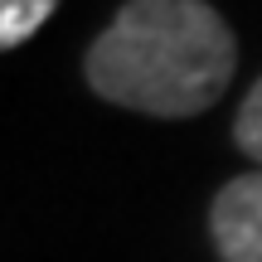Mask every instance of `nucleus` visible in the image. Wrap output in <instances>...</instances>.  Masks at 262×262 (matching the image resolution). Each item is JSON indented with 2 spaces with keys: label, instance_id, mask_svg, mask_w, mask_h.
<instances>
[{
  "label": "nucleus",
  "instance_id": "4",
  "mask_svg": "<svg viewBox=\"0 0 262 262\" xmlns=\"http://www.w3.org/2000/svg\"><path fill=\"white\" fill-rule=\"evenodd\" d=\"M233 141L248 150V156L262 165V78L253 83V93L243 97V107H238V122H233Z\"/></svg>",
  "mask_w": 262,
  "mask_h": 262
},
{
  "label": "nucleus",
  "instance_id": "1",
  "mask_svg": "<svg viewBox=\"0 0 262 262\" xmlns=\"http://www.w3.org/2000/svg\"><path fill=\"white\" fill-rule=\"evenodd\" d=\"M88 88L146 117H199L238 68L233 29L209 0H126L88 49Z\"/></svg>",
  "mask_w": 262,
  "mask_h": 262
},
{
  "label": "nucleus",
  "instance_id": "2",
  "mask_svg": "<svg viewBox=\"0 0 262 262\" xmlns=\"http://www.w3.org/2000/svg\"><path fill=\"white\" fill-rule=\"evenodd\" d=\"M209 228L224 262H262V170L238 175L219 189Z\"/></svg>",
  "mask_w": 262,
  "mask_h": 262
},
{
  "label": "nucleus",
  "instance_id": "3",
  "mask_svg": "<svg viewBox=\"0 0 262 262\" xmlns=\"http://www.w3.org/2000/svg\"><path fill=\"white\" fill-rule=\"evenodd\" d=\"M54 10H58V0H0V54L34 39Z\"/></svg>",
  "mask_w": 262,
  "mask_h": 262
}]
</instances>
